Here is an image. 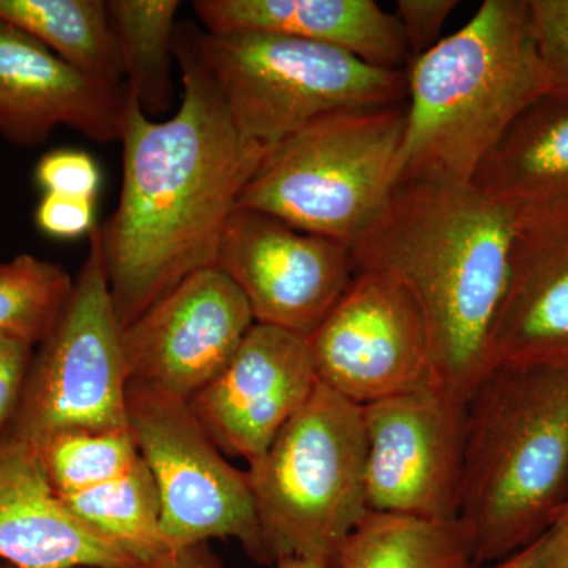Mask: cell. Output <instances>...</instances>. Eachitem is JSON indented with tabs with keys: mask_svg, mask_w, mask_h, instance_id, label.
<instances>
[{
	"mask_svg": "<svg viewBox=\"0 0 568 568\" xmlns=\"http://www.w3.org/2000/svg\"><path fill=\"white\" fill-rule=\"evenodd\" d=\"M197 52L246 140L272 149L336 112L406 103V70L271 33L194 31Z\"/></svg>",
	"mask_w": 568,
	"mask_h": 568,
	"instance_id": "52a82bcc",
	"label": "cell"
},
{
	"mask_svg": "<svg viewBox=\"0 0 568 568\" xmlns=\"http://www.w3.org/2000/svg\"><path fill=\"white\" fill-rule=\"evenodd\" d=\"M568 499V368L495 366L467 399L458 521L474 566L544 536Z\"/></svg>",
	"mask_w": 568,
	"mask_h": 568,
	"instance_id": "277c9868",
	"label": "cell"
},
{
	"mask_svg": "<svg viewBox=\"0 0 568 568\" xmlns=\"http://www.w3.org/2000/svg\"><path fill=\"white\" fill-rule=\"evenodd\" d=\"M0 568H13V567H10V566H7V564L0 562Z\"/></svg>",
	"mask_w": 568,
	"mask_h": 568,
	"instance_id": "e575fe53",
	"label": "cell"
},
{
	"mask_svg": "<svg viewBox=\"0 0 568 568\" xmlns=\"http://www.w3.org/2000/svg\"><path fill=\"white\" fill-rule=\"evenodd\" d=\"M253 325L233 280L203 268L123 328L129 383L190 402L230 364Z\"/></svg>",
	"mask_w": 568,
	"mask_h": 568,
	"instance_id": "4fadbf2b",
	"label": "cell"
},
{
	"mask_svg": "<svg viewBox=\"0 0 568 568\" xmlns=\"http://www.w3.org/2000/svg\"><path fill=\"white\" fill-rule=\"evenodd\" d=\"M317 383L366 406L436 383L424 316L394 276L355 271L308 336Z\"/></svg>",
	"mask_w": 568,
	"mask_h": 568,
	"instance_id": "8fae6325",
	"label": "cell"
},
{
	"mask_svg": "<svg viewBox=\"0 0 568 568\" xmlns=\"http://www.w3.org/2000/svg\"><path fill=\"white\" fill-rule=\"evenodd\" d=\"M466 409L436 383L362 406L369 511L458 519Z\"/></svg>",
	"mask_w": 568,
	"mask_h": 568,
	"instance_id": "30bf717a",
	"label": "cell"
},
{
	"mask_svg": "<svg viewBox=\"0 0 568 568\" xmlns=\"http://www.w3.org/2000/svg\"><path fill=\"white\" fill-rule=\"evenodd\" d=\"M458 0H398L395 18L410 55L418 58L436 47L448 17L458 9Z\"/></svg>",
	"mask_w": 568,
	"mask_h": 568,
	"instance_id": "83f0119b",
	"label": "cell"
},
{
	"mask_svg": "<svg viewBox=\"0 0 568 568\" xmlns=\"http://www.w3.org/2000/svg\"><path fill=\"white\" fill-rule=\"evenodd\" d=\"M517 216L474 183L405 181L351 246L355 271L394 276L413 295L436 384L466 402L495 368Z\"/></svg>",
	"mask_w": 568,
	"mask_h": 568,
	"instance_id": "7a4b0ae2",
	"label": "cell"
},
{
	"mask_svg": "<svg viewBox=\"0 0 568 568\" xmlns=\"http://www.w3.org/2000/svg\"><path fill=\"white\" fill-rule=\"evenodd\" d=\"M272 568H334L328 564L321 562V560L310 559H283L274 564Z\"/></svg>",
	"mask_w": 568,
	"mask_h": 568,
	"instance_id": "836d02e7",
	"label": "cell"
},
{
	"mask_svg": "<svg viewBox=\"0 0 568 568\" xmlns=\"http://www.w3.org/2000/svg\"><path fill=\"white\" fill-rule=\"evenodd\" d=\"M179 9V0H108L126 89L149 118L173 104L171 70Z\"/></svg>",
	"mask_w": 568,
	"mask_h": 568,
	"instance_id": "7402d4cb",
	"label": "cell"
},
{
	"mask_svg": "<svg viewBox=\"0 0 568 568\" xmlns=\"http://www.w3.org/2000/svg\"><path fill=\"white\" fill-rule=\"evenodd\" d=\"M551 92H568V0H529Z\"/></svg>",
	"mask_w": 568,
	"mask_h": 568,
	"instance_id": "4316f807",
	"label": "cell"
},
{
	"mask_svg": "<svg viewBox=\"0 0 568 568\" xmlns=\"http://www.w3.org/2000/svg\"><path fill=\"white\" fill-rule=\"evenodd\" d=\"M209 33L256 32L328 44L388 70L413 55L395 14L373 0H196Z\"/></svg>",
	"mask_w": 568,
	"mask_h": 568,
	"instance_id": "ac0fdd59",
	"label": "cell"
},
{
	"mask_svg": "<svg viewBox=\"0 0 568 568\" xmlns=\"http://www.w3.org/2000/svg\"><path fill=\"white\" fill-rule=\"evenodd\" d=\"M174 51L183 95L173 119L152 121L126 89L121 197L99 224L123 328L190 275L216 267L226 224L267 153L239 132L194 31L178 29Z\"/></svg>",
	"mask_w": 568,
	"mask_h": 568,
	"instance_id": "6da1fadb",
	"label": "cell"
},
{
	"mask_svg": "<svg viewBox=\"0 0 568 568\" xmlns=\"http://www.w3.org/2000/svg\"><path fill=\"white\" fill-rule=\"evenodd\" d=\"M529 568H568V499L544 536L536 540Z\"/></svg>",
	"mask_w": 568,
	"mask_h": 568,
	"instance_id": "4dcf8cb0",
	"label": "cell"
},
{
	"mask_svg": "<svg viewBox=\"0 0 568 568\" xmlns=\"http://www.w3.org/2000/svg\"><path fill=\"white\" fill-rule=\"evenodd\" d=\"M61 497L74 517L142 566L174 549L164 537L155 481L141 457L123 476L88 491Z\"/></svg>",
	"mask_w": 568,
	"mask_h": 568,
	"instance_id": "603a6c76",
	"label": "cell"
},
{
	"mask_svg": "<svg viewBox=\"0 0 568 568\" xmlns=\"http://www.w3.org/2000/svg\"><path fill=\"white\" fill-rule=\"evenodd\" d=\"M36 182L44 193L95 200L102 186V171L88 152L59 149L41 156Z\"/></svg>",
	"mask_w": 568,
	"mask_h": 568,
	"instance_id": "484cf974",
	"label": "cell"
},
{
	"mask_svg": "<svg viewBox=\"0 0 568 568\" xmlns=\"http://www.w3.org/2000/svg\"><path fill=\"white\" fill-rule=\"evenodd\" d=\"M0 21L28 33L88 77L125 84L106 0H0Z\"/></svg>",
	"mask_w": 568,
	"mask_h": 568,
	"instance_id": "ffe728a7",
	"label": "cell"
},
{
	"mask_svg": "<svg viewBox=\"0 0 568 568\" xmlns=\"http://www.w3.org/2000/svg\"><path fill=\"white\" fill-rule=\"evenodd\" d=\"M406 103L336 112L268 149L239 207L349 246L402 183Z\"/></svg>",
	"mask_w": 568,
	"mask_h": 568,
	"instance_id": "8992f818",
	"label": "cell"
},
{
	"mask_svg": "<svg viewBox=\"0 0 568 568\" xmlns=\"http://www.w3.org/2000/svg\"><path fill=\"white\" fill-rule=\"evenodd\" d=\"M500 203L568 197V92H548L497 142L473 179Z\"/></svg>",
	"mask_w": 568,
	"mask_h": 568,
	"instance_id": "d6986e66",
	"label": "cell"
},
{
	"mask_svg": "<svg viewBox=\"0 0 568 568\" xmlns=\"http://www.w3.org/2000/svg\"><path fill=\"white\" fill-rule=\"evenodd\" d=\"M142 568H223L211 545L197 544L171 549L163 558Z\"/></svg>",
	"mask_w": 568,
	"mask_h": 568,
	"instance_id": "1f68e13d",
	"label": "cell"
},
{
	"mask_svg": "<svg viewBox=\"0 0 568 568\" xmlns=\"http://www.w3.org/2000/svg\"><path fill=\"white\" fill-rule=\"evenodd\" d=\"M41 233L55 239H77L95 230V200L44 193L36 211Z\"/></svg>",
	"mask_w": 568,
	"mask_h": 568,
	"instance_id": "f1b7e54d",
	"label": "cell"
},
{
	"mask_svg": "<svg viewBox=\"0 0 568 568\" xmlns=\"http://www.w3.org/2000/svg\"><path fill=\"white\" fill-rule=\"evenodd\" d=\"M316 386L308 339L254 323L230 364L189 405L226 457L250 465L263 457Z\"/></svg>",
	"mask_w": 568,
	"mask_h": 568,
	"instance_id": "5bb4252c",
	"label": "cell"
},
{
	"mask_svg": "<svg viewBox=\"0 0 568 568\" xmlns=\"http://www.w3.org/2000/svg\"><path fill=\"white\" fill-rule=\"evenodd\" d=\"M402 182L473 183L530 104L551 92L529 0H485L465 28L406 69Z\"/></svg>",
	"mask_w": 568,
	"mask_h": 568,
	"instance_id": "3957f363",
	"label": "cell"
},
{
	"mask_svg": "<svg viewBox=\"0 0 568 568\" xmlns=\"http://www.w3.org/2000/svg\"><path fill=\"white\" fill-rule=\"evenodd\" d=\"M126 85H111L62 61L0 21V134L36 148L65 125L97 142L121 141Z\"/></svg>",
	"mask_w": 568,
	"mask_h": 568,
	"instance_id": "2e32d148",
	"label": "cell"
},
{
	"mask_svg": "<svg viewBox=\"0 0 568 568\" xmlns=\"http://www.w3.org/2000/svg\"><path fill=\"white\" fill-rule=\"evenodd\" d=\"M122 335L97 224L69 302L51 335L33 351L20 406L6 435L36 446L63 429L129 428Z\"/></svg>",
	"mask_w": 568,
	"mask_h": 568,
	"instance_id": "ba28073f",
	"label": "cell"
},
{
	"mask_svg": "<svg viewBox=\"0 0 568 568\" xmlns=\"http://www.w3.org/2000/svg\"><path fill=\"white\" fill-rule=\"evenodd\" d=\"M216 267L245 295L254 323L304 338L320 327L355 274L349 245L244 207L226 224Z\"/></svg>",
	"mask_w": 568,
	"mask_h": 568,
	"instance_id": "7c38bea8",
	"label": "cell"
},
{
	"mask_svg": "<svg viewBox=\"0 0 568 568\" xmlns=\"http://www.w3.org/2000/svg\"><path fill=\"white\" fill-rule=\"evenodd\" d=\"M458 519L429 521L368 511L347 537L336 568H474Z\"/></svg>",
	"mask_w": 568,
	"mask_h": 568,
	"instance_id": "44dd1931",
	"label": "cell"
},
{
	"mask_svg": "<svg viewBox=\"0 0 568 568\" xmlns=\"http://www.w3.org/2000/svg\"><path fill=\"white\" fill-rule=\"evenodd\" d=\"M534 548H536V541L529 547L521 549V551L515 552V555L508 556V558L499 560V562L488 564V566H480L474 568H529L530 560H532Z\"/></svg>",
	"mask_w": 568,
	"mask_h": 568,
	"instance_id": "d6a6232c",
	"label": "cell"
},
{
	"mask_svg": "<svg viewBox=\"0 0 568 568\" xmlns=\"http://www.w3.org/2000/svg\"><path fill=\"white\" fill-rule=\"evenodd\" d=\"M33 351L22 343L0 342V437L9 432L20 406Z\"/></svg>",
	"mask_w": 568,
	"mask_h": 568,
	"instance_id": "f546056e",
	"label": "cell"
},
{
	"mask_svg": "<svg viewBox=\"0 0 568 568\" xmlns=\"http://www.w3.org/2000/svg\"><path fill=\"white\" fill-rule=\"evenodd\" d=\"M126 424L155 481L171 548L237 540L264 564L263 537L245 470L226 462L189 402L129 383Z\"/></svg>",
	"mask_w": 568,
	"mask_h": 568,
	"instance_id": "9c48e42d",
	"label": "cell"
},
{
	"mask_svg": "<svg viewBox=\"0 0 568 568\" xmlns=\"http://www.w3.org/2000/svg\"><path fill=\"white\" fill-rule=\"evenodd\" d=\"M0 562L13 568H142L71 514L36 448L0 437Z\"/></svg>",
	"mask_w": 568,
	"mask_h": 568,
	"instance_id": "e0dca14e",
	"label": "cell"
},
{
	"mask_svg": "<svg viewBox=\"0 0 568 568\" xmlns=\"http://www.w3.org/2000/svg\"><path fill=\"white\" fill-rule=\"evenodd\" d=\"M73 286L65 268L32 254L0 263V342L39 347L58 324Z\"/></svg>",
	"mask_w": 568,
	"mask_h": 568,
	"instance_id": "cb8c5ba5",
	"label": "cell"
},
{
	"mask_svg": "<svg viewBox=\"0 0 568 568\" xmlns=\"http://www.w3.org/2000/svg\"><path fill=\"white\" fill-rule=\"evenodd\" d=\"M37 455L52 488L61 496L100 487L129 473L138 462L129 428L63 429L37 443Z\"/></svg>",
	"mask_w": 568,
	"mask_h": 568,
	"instance_id": "d4e9b609",
	"label": "cell"
},
{
	"mask_svg": "<svg viewBox=\"0 0 568 568\" xmlns=\"http://www.w3.org/2000/svg\"><path fill=\"white\" fill-rule=\"evenodd\" d=\"M362 406L317 383L305 406L245 470L264 564L321 560L339 551L368 514Z\"/></svg>",
	"mask_w": 568,
	"mask_h": 568,
	"instance_id": "5b68a950",
	"label": "cell"
},
{
	"mask_svg": "<svg viewBox=\"0 0 568 568\" xmlns=\"http://www.w3.org/2000/svg\"><path fill=\"white\" fill-rule=\"evenodd\" d=\"M493 365L568 368V197L518 205Z\"/></svg>",
	"mask_w": 568,
	"mask_h": 568,
	"instance_id": "9a60e30c",
	"label": "cell"
}]
</instances>
